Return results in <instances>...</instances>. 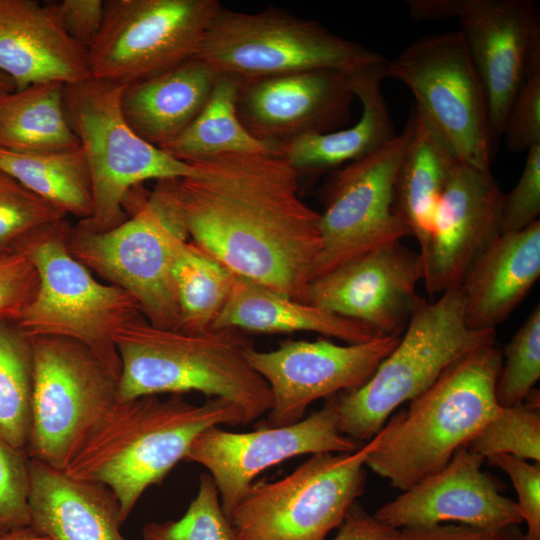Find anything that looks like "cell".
I'll use <instances>...</instances> for the list:
<instances>
[{
	"label": "cell",
	"mask_w": 540,
	"mask_h": 540,
	"mask_svg": "<svg viewBox=\"0 0 540 540\" xmlns=\"http://www.w3.org/2000/svg\"><path fill=\"white\" fill-rule=\"evenodd\" d=\"M413 127L412 111L400 134L373 153L333 171L320 213L321 245L310 281L411 236L393 211V187Z\"/></svg>",
	"instance_id": "14"
},
{
	"label": "cell",
	"mask_w": 540,
	"mask_h": 540,
	"mask_svg": "<svg viewBox=\"0 0 540 540\" xmlns=\"http://www.w3.org/2000/svg\"><path fill=\"white\" fill-rule=\"evenodd\" d=\"M400 337L390 335L346 345L325 339L287 340L271 351L249 348L245 357L272 396L267 426L296 423L317 399L362 386Z\"/></svg>",
	"instance_id": "16"
},
{
	"label": "cell",
	"mask_w": 540,
	"mask_h": 540,
	"mask_svg": "<svg viewBox=\"0 0 540 540\" xmlns=\"http://www.w3.org/2000/svg\"><path fill=\"white\" fill-rule=\"evenodd\" d=\"M177 179L190 241L232 274L307 302L320 213L299 193L297 172L276 154H225L187 162Z\"/></svg>",
	"instance_id": "1"
},
{
	"label": "cell",
	"mask_w": 540,
	"mask_h": 540,
	"mask_svg": "<svg viewBox=\"0 0 540 540\" xmlns=\"http://www.w3.org/2000/svg\"><path fill=\"white\" fill-rule=\"evenodd\" d=\"M239 79L218 75L211 95L192 123L161 149L192 162L225 154H276L279 150L251 135L237 116Z\"/></svg>",
	"instance_id": "30"
},
{
	"label": "cell",
	"mask_w": 540,
	"mask_h": 540,
	"mask_svg": "<svg viewBox=\"0 0 540 540\" xmlns=\"http://www.w3.org/2000/svg\"><path fill=\"white\" fill-rule=\"evenodd\" d=\"M517 526V525H515ZM515 526H510L507 528V540H517L515 537H514V533H513V529ZM522 540H524L522 538Z\"/></svg>",
	"instance_id": "49"
},
{
	"label": "cell",
	"mask_w": 540,
	"mask_h": 540,
	"mask_svg": "<svg viewBox=\"0 0 540 540\" xmlns=\"http://www.w3.org/2000/svg\"><path fill=\"white\" fill-rule=\"evenodd\" d=\"M31 338L15 321H0V440L25 452L31 428Z\"/></svg>",
	"instance_id": "33"
},
{
	"label": "cell",
	"mask_w": 540,
	"mask_h": 540,
	"mask_svg": "<svg viewBox=\"0 0 540 540\" xmlns=\"http://www.w3.org/2000/svg\"><path fill=\"white\" fill-rule=\"evenodd\" d=\"M387 425L351 453H317L276 481L252 483L229 520L240 540H325L365 491L366 460Z\"/></svg>",
	"instance_id": "10"
},
{
	"label": "cell",
	"mask_w": 540,
	"mask_h": 540,
	"mask_svg": "<svg viewBox=\"0 0 540 540\" xmlns=\"http://www.w3.org/2000/svg\"><path fill=\"white\" fill-rule=\"evenodd\" d=\"M213 328L266 334L309 331L340 339L347 344L381 337L359 322L238 276L234 277L230 295Z\"/></svg>",
	"instance_id": "27"
},
{
	"label": "cell",
	"mask_w": 540,
	"mask_h": 540,
	"mask_svg": "<svg viewBox=\"0 0 540 540\" xmlns=\"http://www.w3.org/2000/svg\"><path fill=\"white\" fill-rule=\"evenodd\" d=\"M13 90H15V85L12 80L7 75L0 72V94L7 93Z\"/></svg>",
	"instance_id": "48"
},
{
	"label": "cell",
	"mask_w": 540,
	"mask_h": 540,
	"mask_svg": "<svg viewBox=\"0 0 540 540\" xmlns=\"http://www.w3.org/2000/svg\"><path fill=\"white\" fill-rule=\"evenodd\" d=\"M496 343V330H475L465 320L461 286L436 301L421 297L401 337L359 388L336 394L340 431L369 441L405 402L429 388L440 375L475 348Z\"/></svg>",
	"instance_id": "6"
},
{
	"label": "cell",
	"mask_w": 540,
	"mask_h": 540,
	"mask_svg": "<svg viewBox=\"0 0 540 540\" xmlns=\"http://www.w3.org/2000/svg\"><path fill=\"white\" fill-rule=\"evenodd\" d=\"M64 88L50 81L0 94V148L45 153L80 146L67 119Z\"/></svg>",
	"instance_id": "29"
},
{
	"label": "cell",
	"mask_w": 540,
	"mask_h": 540,
	"mask_svg": "<svg viewBox=\"0 0 540 540\" xmlns=\"http://www.w3.org/2000/svg\"><path fill=\"white\" fill-rule=\"evenodd\" d=\"M234 277L214 257L187 241L172 270L179 329L203 332L213 328L230 295Z\"/></svg>",
	"instance_id": "32"
},
{
	"label": "cell",
	"mask_w": 540,
	"mask_h": 540,
	"mask_svg": "<svg viewBox=\"0 0 540 540\" xmlns=\"http://www.w3.org/2000/svg\"><path fill=\"white\" fill-rule=\"evenodd\" d=\"M64 218L61 210L0 169V255L13 251L35 229Z\"/></svg>",
	"instance_id": "37"
},
{
	"label": "cell",
	"mask_w": 540,
	"mask_h": 540,
	"mask_svg": "<svg viewBox=\"0 0 540 540\" xmlns=\"http://www.w3.org/2000/svg\"><path fill=\"white\" fill-rule=\"evenodd\" d=\"M485 460L508 454L540 462V400L538 390L514 406L502 407L466 445Z\"/></svg>",
	"instance_id": "34"
},
{
	"label": "cell",
	"mask_w": 540,
	"mask_h": 540,
	"mask_svg": "<svg viewBox=\"0 0 540 540\" xmlns=\"http://www.w3.org/2000/svg\"><path fill=\"white\" fill-rule=\"evenodd\" d=\"M143 540H240L224 513L216 484L202 473L196 497L177 520L149 522L142 528Z\"/></svg>",
	"instance_id": "35"
},
{
	"label": "cell",
	"mask_w": 540,
	"mask_h": 540,
	"mask_svg": "<svg viewBox=\"0 0 540 540\" xmlns=\"http://www.w3.org/2000/svg\"><path fill=\"white\" fill-rule=\"evenodd\" d=\"M114 343L121 363L120 402L195 391L234 403L247 424L272 407L267 383L245 357L253 342L241 330L188 332L155 326L141 316L122 327Z\"/></svg>",
	"instance_id": "3"
},
{
	"label": "cell",
	"mask_w": 540,
	"mask_h": 540,
	"mask_svg": "<svg viewBox=\"0 0 540 540\" xmlns=\"http://www.w3.org/2000/svg\"><path fill=\"white\" fill-rule=\"evenodd\" d=\"M101 30L87 50L92 78L124 86L192 58L217 0H106Z\"/></svg>",
	"instance_id": "13"
},
{
	"label": "cell",
	"mask_w": 540,
	"mask_h": 540,
	"mask_svg": "<svg viewBox=\"0 0 540 540\" xmlns=\"http://www.w3.org/2000/svg\"><path fill=\"white\" fill-rule=\"evenodd\" d=\"M460 30L484 89L493 139L521 85L540 69V17L529 0H452Z\"/></svg>",
	"instance_id": "17"
},
{
	"label": "cell",
	"mask_w": 540,
	"mask_h": 540,
	"mask_svg": "<svg viewBox=\"0 0 540 540\" xmlns=\"http://www.w3.org/2000/svg\"><path fill=\"white\" fill-rule=\"evenodd\" d=\"M38 285L37 270L23 253L0 255V321L17 322L33 301Z\"/></svg>",
	"instance_id": "41"
},
{
	"label": "cell",
	"mask_w": 540,
	"mask_h": 540,
	"mask_svg": "<svg viewBox=\"0 0 540 540\" xmlns=\"http://www.w3.org/2000/svg\"><path fill=\"white\" fill-rule=\"evenodd\" d=\"M386 60L350 75L362 112L351 127L296 137L280 147V156L297 172L318 174L336 170L378 150L397 133L381 91Z\"/></svg>",
	"instance_id": "25"
},
{
	"label": "cell",
	"mask_w": 540,
	"mask_h": 540,
	"mask_svg": "<svg viewBox=\"0 0 540 540\" xmlns=\"http://www.w3.org/2000/svg\"><path fill=\"white\" fill-rule=\"evenodd\" d=\"M483 457L460 447L448 464L427 476L373 515L395 529L457 522L485 530H502L523 522L515 501L501 494L483 472Z\"/></svg>",
	"instance_id": "21"
},
{
	"label": "cell",
	"mask_w": 540,
	"mask_h": 540,
	"mask_svg": "<svg viewBox=\"0 0 540 540\" xmlns=\"http://www.w3.org/2000/svg\"><path fill=\"white\" fill-rule=\"evenodd\" d=\"M503 196L491 172L458 164L438 204L429 240L419 252L430 295L460 286L499 237Z\"/></svg>",
	"instance_id": "20"
},
{
	"label": "cell",
	"mask_w": 540,
	"mask_h": 540,
	"mask_svg": "<svg viewBox=\"0 0 540 540\" xmlns=\"http://www.w3.org/2000/svg\"><path fill=\"white\" fill-rule=\"evenodd\" d=\"M71 229L64 218L35 229L16 243L13 251L23 253L39 277L36 295L16 323L30 338L61 337L84 345L119 379L115 335L143 315L129 293L99 282L71 254Z\"/></svg>",
	"instance_id": "5"
},
{
	"label": "cell",
	"mask_w": 540,
	"mask_h": 540,
	"mask_svg": "<svg viewBox=\"0 0 540 540\" xmlns=\"http://www.w3.org/2000/svg\"><path fill=\"white\" fill-rule=\"evenodd\" d=\"M0 169L64 214L82 220L92 215L91 179L80 146L45 153L0 148Z\"/></svg>",
	"instance_id": "31"
},
{
	"label": "cell",
	"mask_w": 540,
	"mask_h": 540,
	"mask_svg": "<svg viewBox=\"0 0 540 540\" xmlns=\"http://www.w3.org/2000/svg\"><path fill=\"white\" fill-rule=\"evenodd\" d=\"M222 424H247L243 411L222 398L202 404L181 394L117 401L83 437L62 471L108 487L124 523L144 491L185 460L195 438Z\"/></svg>",
	"instance_id": "2"
},
{
	"label": "cell",
	"mask_w": 540,
	"mask_h": 540,
	"mask_svg": "<svg viewBox=\"0 0 540 540\" xmlns=\"http://www.w3.org/2000/svg\"><path fill=\"white\" fill-rule=\"evenodd\" d=\"M413 116V132L395 175L393 211L422 250L440 199L461 161L416 109Z\"/></svg>",
	"instance_id": "28"
},
{
	"label": "cell",
	"mask_w": 540,
	"mask_h": 540,
	"mask_svg": "<svg viewBox=\"0 0 540 540\" xmlns=\"http://www.w3.org/2000/svg\"><path fill=\"white\" fill-rule=\"evenodd\" d=\"M338 421L335 394L320 410L290 425L249 432L210 427L195 438L184 461L207 469L229 518L254 479L266 469L300 455L356 451L359 442L344 435Z\"/></svg>",
	"instance_id": "15"
},
{
	"label": "cell",
	"mask_w": 540,
	"mask_h": 540,
	"mask_svg": "<svg viewBox=\"0 0 540 540\" xmlns=\"http://www.w3.org/2000/svg\"><path fill=\"white\" fill-rule=\"evenodd\" d=\"M502 361L495 343L453 363L386 423L365 465L401 492L443 469L500 412L495 389Z\"/></svg>",
	"instance_id": "4"
},
{
	"label": "cell",
	"mask_w": 540,
	"mask_h": 540,
	"mask_svg": "<svg viewBox=\"0 0 540 540\" xmlns=\"http://www.w3.org/2000/svg\"><path fill=\"white\" fill-rule=\"evenodd\" d=\"M423 263L401 241L358 256L312 279L307 303L359 322L377 335H400L421 297Z\"/></svg>",
	"instance_id": "18"
},
{
	"label": "cell",
	"mask_w": 540,
	"mask_h": 540,
	"mask_svg": "<svg viewBox=\"0 0 540 540\" xmlns=\"http://www.w3.org/2000/svg\"><path fill=\"white\" fill-rule=\"evenodd\" d=\"M333 540H401V531L380 522L356 501Z\"/></svg>",
	"instance_id": "44"
},
{
	"label": "cell",
	"mask_w": 540,
	"mask_h": 540,
	"mask_svg": "<svg viewBox=\"0 0 540 540\" xmlns=\"http://www.w3.org/2000/svg\"><path fill=\"white\" fill-rule=\"evenodd\" d=\"M31 342V428L25 453L63 470L83 437L118 401V379L76 341L41 336Z\"/></svg>",
	"instance_id": "12"
},
{
	"label": "cell",
	"mask_w": 540,
	"mask_h": 540,
	"mask_svg": "<svg viewBox=\"0 0 540 540\" xmlns=\"http://www.w3.org/2000/svg\"><path fill=\"white\" fill-rule=\"evenodd\" d=\"M61 24L66 33L86 51L97 38L104 19L103 0H64L58 2Z\"/></svg>",
	"instance_id": "43"
},
{
	"label": "cell",
	"mask_w": 540,
	"mask_h": 540,
	"mask_svg": "<svg viewBox=\"0 0 540 540\" xmlns=\"http://www.w3.org/2000/svg\"><path fill=\"white\" fill-rule=\"evenodd\" d=\"M218 74L192 57L148 79L127 85L122 114L141 138L161 148L179 136L208 101Z\"/></svg>",
	"instance_id": "26"
},
{
	"label": "cell",
	"mask_w": 540,
	"mask_h": 540,
	"mask_svg": "<svg viewBox=\"0 0 540 540\" xmlns=\"http://www.w3.org/2000/svg\"><path fill=\"white\" fill-rule=\"evenodd\" d=\"M502 134L511 152L540 144V69L528 75L508 112Z\"/></svg>",
	"instance_id": "40"
},
{
	"label": "cell",
	"mask_w": 540,
	"mask_h": 540,
	"mask_svg": "<svg viewBox=\"0 0 540 540\" xmlns=\"http://www.w3.org/2000/svg\"><path fill=\"white\" fill-rule=\"evenodd\" d=\"M540 276V221L500 234L464 277L465 320L475 330H496Z\"/></svg>",
	"instance_id": "24"
},
{
	"label": "cell",
	"mask_w": 540,
	"mask_h": 540,
	"mask_svg": "<svg viewBox=\"0 0 540 540\" xmlns=\"http://www.w3.org/2000/svg\"><path fill=\"white\" fill-rule=\"evenodd\" d=\"M507 528L485 530L463 524H439L400 531L401 540H507Z\"/></svg>",
	"instance_id": "45"
},
{
	"label": "cell",
	"mask_w": 540,
	"mask_h": 540,
	"mask_svg": "<svg viewBox=\"0 0 540 540\" xmlns=\"http://www.w3.org/2000/svg\"><path fill=\"white\" fill-rule=\"evenodd\" d=\"M540 214V144L527 151L515 186L504 194L500 233L516 232L536 222Z\"/></svg>",
	"instance_id": "39"
},
{
	"label": "cell",
	"mask_w": 540,
	"mask_h": 540,
	"mask_svg": "<svg viewBox=\"0 0 540 540\" xmlns=\"http://www.w3.org/2000/svg\"><path fill=\"white\" fill-rule=\"evenodd\" d=\"M0 72L17 90L92 78L87 51L64 30L58 3L34 0H0Z\"/></svg>",
	"instance_id": "22"
},
{
	"label": "cell",
	"mask_w": 540,
	"mask_h": 540,
	"mask_svg": "<svg viewBox=\"0 0 540 540\" xmlns=\"http://www.w3.org/2000/svg\"><path fill=\"white\" fill-rule=\"evenodd\" d=\"M187 241L177 179H161L131 218L113 229L72 226L68 247L90 271L129 293L149 323L179 329L172 270Z\"/></svg>",
	"instance_id": "7"
},
{
	"label": "cell",
	"mask_w": 540,
	"mask_h": 540,
	"mask_svg": "<svg viewBox=\"0 0 540 540\" xmlns=\"http://www.w3.org/2000/svg\"><path fill=\"white\" fill-rule=\"evenodd\" d=\"M407 3L415 20L453 18L452 0H409Z\"/></svg>",
	"instance_id": "46"
},
{
	"label": "cell",
	"mask_w": 540,
	"mask_h": 540,
	"mask_svg": "<svg viewBox=\"0 0 540 540\" xmlns=\"http://www.w3.org/2000/svg\"><path fill=\"white\" fill-rule=\"evenodd\" d=\"M490 466L498 467L509 476L517 493L520 515L527 523L524 540H540V462H529L508 454L486 459Z\"/></svg>",
	"instance_id": "42"
},
{
	"label": "cell",
	"mask_w": 540,
	"mask_h": 540,
	"mask_svg": "<svg viewBox=\"0 0 540 540\" xmlns=\"http://www.w3.org/2000/svg\"><path fill=\"white\" fill-rule=\"evenodd\" d=\"M0 540H51L49 537L39 534L31 527L19 528L0 535Z\"/></svg>",
	"instance_id": "47"
},
{
	"label": "cell",
	"mask_w": 540,
	"mask_h": 540,
	"mask_svg": "<svg viewBox=\"0 0 540 540\" xmlns=\"http://www.w3.org/2000/svg\"><path fill=\"white\" fill-rule=\"evenodd\" d=\"M124 85L90 78L65 85L68 122L83 150L92 185L93 212L80 225L105 232L126 220L123 202L147 180L180 179L195 167L135 133L121 111Z\"/></svg>",
	"instance_id": "9"
},
{
	"label": "cell",
	"mask_w": 540,
	"mask_h": 540,
	"mask_svg": "<svg viewBox=\"0 0 540 540\" xmlns=\"http://www.w3.org/2000/svg\"><path fill=\"white\" fill-rule=\"evenodd\" d=\"M355 98L350 75L315 69L239 79L237 116L255 138L276 147L344 123Z\"/></svg>",
	"instance_id": "19"
},
{
	"label": "cell",
	"mask_w": 540,
	"mask_h": 540,
	"mask_svg": "<svg viewBox=\"0 0 540 540\" xmlns=\"http://www.w3.org/2000/svg\"><path fill=\"white\" fill-rule=\"evenodd\" d=\"M29 511L34 531L51 540H127L111 490L29 459Z\"/></svg>",
	"instance_id": "23"
},
{
	"label": "cell",
	"mask_w": 540,
	"mask_h": 540,
	"mask_svg": "<svg viewBox=\"0 0 540 540\" xmlns=\"http://www.w3.org/2000/svg\"><path fill=\"white\" fill-rule=\"evenodd\" d=\"M385 73L411 91L415 109L461 163L490 172L486 97L459 30L415 40L386 63Z\"/></svg>",
	"instance_id": "11"
},
{
	"label": "cell",
	"mask_w": 540,
	"mask_h": 540,
	"mask_svg": "<svg viewBox=\"0 0 540 540\" xmlns=\"http://www.w3.org/2000/svg\"><path fill=\"white\" fill-rule=\"evenodd\" d=\"M496 383L501 407L523 402L540 378V306L537 304L503 350Z\"/></svg>",
	"instance_id": "36"
},
{
	"label": "cell",
	"mask_w": 540,
	"mask_h": 540,
	"mask_svg": "<svg viewBox=\"0 0 540 540\" xmlns=\"http://www.w3.org/2000/svg\"><path fill=\"white\" fill-rule=\"evenodd\" d=\"M26 453L0 440V535L30 524Z\"/></svg>",
	"instance_id": "38"
},
{
	"label": "cell",
	"mask_w": 540,
	"mask_h": 540,
	"mask_svg": "<svg viewBox=\"0 0 540 540\" xmlns=\"http://www.w3.org/2000/svg\"><path fill=\"white\" fill-rule=\"evenodd\" d=\"M218 75L248 79L315 69L349 75L384 58L317 21L270 6L255 13L222 5L193 56Z\"/></svg>",
	"instance_id": "8"
}]
</instances>
